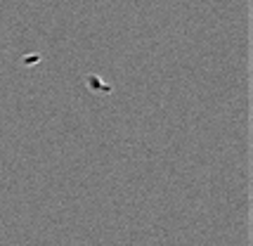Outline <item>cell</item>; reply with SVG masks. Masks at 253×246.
Segmentation results:
<instances>
[]
</instances>
